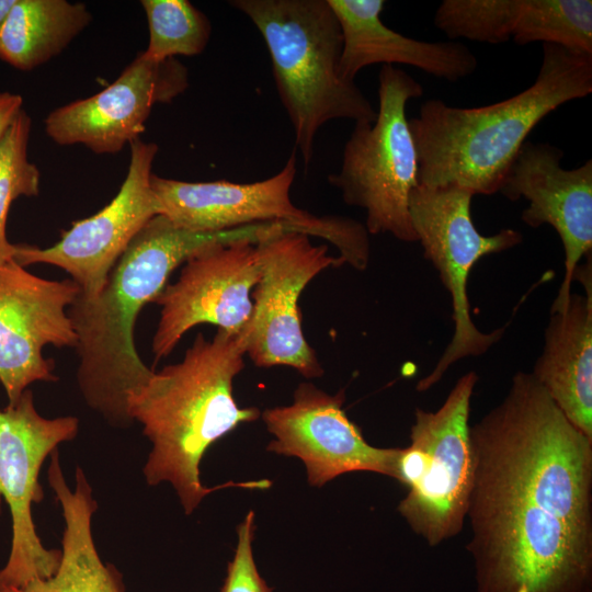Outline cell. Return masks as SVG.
Returning a JSON list of instances; mask_svg holds the SVG:
<instances>
[{
	"instance_id": "obj_1",
	"label": "cell",
	"mask_w": 592,
	"mask_h": 592,
	"mask_svg": "<svg viewBox=\"0 0 592 592\" xmlns=\"http://www.w3.org/2000/svg\"><path fill=\"white\" fill-rule=\"evenodd\" d=\"M469 439L476 592H591L592 439L521 371Z\"/></svg>"
},
{
	"instance_id": "obj_2",
	"label": "cell",
	"mask_w": 592,
	"mask_h": 592,
	"mask_svg": "<svg viewBox=\"0 0 592 592\" xmlns=\"http://www.w3.org/2000/svg\"><path fill=\"white\" fill-rule=\"evenodd\" d=\"M264 224L218 232L180 228L157 215L130 241L98 296H77L68 316L78 337L77 380L87 403L114 424H128L126 399L152 371L134 343L140 310L153 303L171 273L216 242L258 241Z\"/></svg>"
},
{
	"instance_id": "obj_3",
	"label": "cell",
	"mask_w": 592,
	"mask_h": 592,
	"mask_svg": "<svg viewBox=\"0 0 592 592\" xmlns=\"http://www.w3.org/2000/svg\"><path fill=\"white\" fill-rule=\"evenodd\" d=\"M246 355L240 334L218 329L207 340L197 333L182 361L153 372L126 399V415L143 425L152 449L144 467L149 485L170 482L186 514L214 490L227 487L266 489L270 480L205 487L200 464L216 441L241 423L259 419L258 408H240L232 395L234 378Z\"/></svg>"
},
{
	"instance_id": "obj_4",
	"label": "cell",
	"mask_w": 592,
	"mask_h": 592,
	"mask_svg": "<svg viewBox=\"0 0 592 592\" xmlns=\"http://www.w3.org/2000/svg\"><path fill=\"white\" fill-rule=\"evenodd\" d=\"M592 92V54L543 44L531 87L480 107L426 100L408 118L418 159V184L457 186L473 195L499 192L530 133L549 113Z\"/></svg>"
},
{
	"instance_id": "obj_5",
	"label": "cell",
	"mask_w": 592,
	"mask_h": 592,
	"mask_svg": "<svg viewBox=\"0 0 592 592\" xmlns=\"http://www.w3.org/2000/svg\"><path fill=\"white\" fill-rule=\"evenodd\" d=\"M267 47L280 100L307 168L318 130L333 119L374 123L377 111L340 76L343 37L328 0H232Z\"/></svg>"
},
{
	"instance_id": "obj_6",
	"label": "cell",
	"mask_w": 592,
	"mask_h": 592,
	"mask_svg": "<svg viewBox=\"0 0 592 592\" xmlns=\"http://www.w3.org/2000/svg\"><path fill=\"white\" fill-rule=\"evenodd\" d=\"M422 94L423 87L408 72L383 66L376 119L354 124L341 168L328 177L348 205L365 210L369 235L418 242L409 213L410 194L418 185V159L406 106Z\"/></svg>"
},
{
	"instance_id": "obj_7",
	"label": "cell",
	"mask_w": 592,
	"mask_h": 592,
	"mask_svg": "<svg viewBox=\"0 0 592 592\" xmlns=\"http://www.w3.org/2000/svg\"><path fill=\"white\" fill-rule=\"evenodd\" d=\"M475 372L463 375L435 411L415 409L410 444L400 448L397 481L408 489L398 511L429 546L457 536L473 482L469 439Z\"/></svg>"
},
{
	"instance_id": "obj_8",
	"label": "cell",
	"mask_w": 592,
	"mask_h": 592,
	"mask_svg": "<svg viewBox=\"0 0 592 592\" xmlns=\"http://www.w3.org/2000/svg\"><path fill=\"white\" fill-rule=\"evenodd\" d=\"M296 172L293 151L280 172L262 181L185 182L152 174L151 187L160 202L161 215L180 228L218 232L263 223H287L304 235L330 242L344 263L365 270L371 253L365 226L349 217L317 216L294 205L291 187Z\"/></svg>"
},
{
	"instance_id": "obj_9",
	"label": "cell",
	"mask_w": 592,
	"mask_h": 592,
	"mask_svg": "<svg viewBox=\"0 0 592 592\" xmlns=\"http://www.w3.org/2000/svg\"><path fill=\"white\" fill-rule=\"evenodd\" d=\"M474 195L457 186L429 187L418 184L410 194L409 213L424 257L432 262L451 295L454 333L433 369L417 383L426 391L459 360L480 356L497 343L504 328L485 333L470 316L467 282L482 257L509 250L523 240L520 231L505 228L481 235L470 214Z\"/></svg>"
},
{
	"instance_id": "obj_10",
	"label": "cell",
	"mask_w": 592,
	"mask_h": 592,
	"mask_svg": "<svg viewBox=\"0 0 592 592\" xmlns=\"http://www.w3.org/2000/svg\"><path fill=\"white\" fill-rule=\"evenodd\" d=\"M260 275L251 297L250 320L240 337L246 354L258 367L288 366L306 378L323 375L303 329L298 299L308 283L344 261L327 244L289 224H278L255 242Z\"/></svg>"
},
{
	"instance_id": "obj_11",
	"label": "cell",
	"mask_w": 592,
	"mask_h": 592,
	"mask_svg": "<svg viewBox=\"0 0 592 592\" xmlns=\"http://www.w3.org/2000/svg\"><path fill=\"white\" fill-rule=\"evenodd\" d=\"M76 417L46 419L35 409L33 392L25 389L18 402L0 409V512L2 499L12 519V542L0 584L23 587L55 574L61 550L47 549L37 536L32 504L42 501L38 481L45 458L78 433Z\"/></svg>"
},
{
	"instance_id": "obj_12",
	"label": "cell",
	"mask_w": 592,
	"mask_h": 592,
	"mask_svg": "<svg viewBox=\"0 0 592 592\" xmlns=\"http://www.w3.org/2000/svg\"><path fill=\"white\" fill-rule=\"evenodd\" d=\"M157 151L153 143H132L126 178L111 203L91 217L73 223L48 248L16 244L14 261L23 267L35 263L58 266L80 287L79 296H98L130 241L151 218L162 214L151 187Z\"/></svg>"
},
{
	"instance_id": "obj_13",
	"label": "cell",
	"mask_w": 592,
	"mask_h": 592,
	"mask_svg": "<svg viewBox=\"0 0 592 592\" xmlns=\"http://www.w3.org/2000/svg\"><path fill=\"white\" fill-rule=\"evenodd\" d=\"M259 275L253 240L216 242L192 254L179 278L153 301L161 307L151 344L156 362L166 358L197 325L241 334L252 314L251 294Z\"/></svg>"
},
{
	"instance_id": "obj_14",
	"label": "cell",
	"mask_w": 592,
	"mask_h": 592,
	"mask_svg": "<svg viewBox=\"0 0 592 592\" xmlns=\"http://www.w3.org/2000/svg\"><path fill=\"white\" fill-rule=\"evenodd\" d=\"M79 294L71 278L46 280L14 260L0 266V383L10 406L32 383L58 379L43 349L77 348L68 308Z\"/></svg>"
},
{
	"instance_id": "obj_15",
	"label": "cell",
	"mask_w": 592,
	"mask_h": 592,
	"mask_svg": "<svg viewBox=\"0 0 592 592\" xmlns=\"http://www.w3.org/2000/svg\"><path fill=\"white\" fill-rule=\"evenodd\" d=\"M344 390L329 395L301 383L288 406L266 409L261 417L275 437L267 451L301 459L308 482L321 487L353 471H371L397 480L401 447H375L345 414Z\"/></svg>"
},
{
	"instance_id": "obj_16",
	"label": "cell",
	"mask_w": 592,
	"mask_h": 592,
	"mask_svg": "<svg viewBox=\"0 0 592 592\" xmlns=\"http://www.w3.org/2000/svg\"><path fill=\"white\" fill-rule=\"evenodd\" d=\"M187 87V69L178 59L152 61L139 54L105 89L49 113L45 130L58 145L116 153L138 139L153 105L171 102Z\"/></svg>"
},
{
	"instance_id": "obj_17",
	"label": "cell",
	"mask_w": 592,
	"mask_h": 592,
	"mask_svg": "<svg viewBox=\"0 0 592 592\" xmlns=\"http://www.w3.org/2000/svg\"><path fill=\"white\" fill-rule=\"evenodd\" d=\"M563 151L548 143L526 140L499 190L508 200L528 202L522 220L532 228L551 226L565 251V274L550 311L563 310L573 274L592 251V160L565 169Z\"/></svg>"
},
{
	"instance_id": "obj_18",
	"label": "cell",
	"mask_w": 592,
	"mask_h": 592,
	"mask_svg": "<svg viewBox=\"0 0 592 592\" xmlns=\"http://www.w3.org/2000/svg\"><path fill=\"white\" fill-rule=\"evenodd\" d=\"M343 37L340 76L354 81L365 67L408 65L428 75L456 82L471 75L476 56L459 42H425L407 37L380 19L384 0H328Z\"/></svg>"
},
{
	"instance_id": "obj_19",
	"label": "cell",
	"mask_w": 592,
	"mask_h": 592,
	"mask_svg": "<svg viewBox=\"0 0 592 592\" xmlns=\"http://www.w3.org/2000/svg\"><path fill=\"white\" fill-rule=\"evenodd\" d=\"M591 257L574 271L585 295L570 294L563 310L550 311L542 353L531 374L582 433L592 439Z\"/></svg>"
},
{
	"instance_id": "obj_20",
	"label": "cell",
	"mask_w": 592,
	"mask_h": 592,
	"mask_svg": "<svg viewBox=\"0 0 592 592\" xmlns=\"http://www.w3.org/2000/svg\"><path fill=\"white\" fill-rule=\"evenodd\" d=\"M48 481L65 520L59 567L53 577L23 587L0 584V592H125L122 574L113 565L102 561L94 545L91 521L96 502L84 473L77 468L76 488L71 490L55 449L50 454Z\"/></svg>"
},
{
	"instance_id": "obj_21",
	"label": "cell",
	"mask_w": 592,
	"mask_h": 592,
	"mask_svg": "<svg viewBox=\"0 0 592 592\" xmlns=\"http://www.w3.org/2000/svg\"><path fill=\"white\" fill-rule=\"evenodd\" d=\"M91 21L83 3L16 0L0 31V59L34 69L65 49Z\"/></svg>"
},
{
	"instance_id": "obj_22",
	"label": "cell",
	"mask_w": 592,
	"mask_h": 592,
	"mask_svg": "<svg viewBox=\"0 0 592 592\" xmlns=\"http://www.w3.org/2000/svg\"><path fill=\"white\" fill-rule=\"evenodd\" d=\"M434 24L449 39L526 45L542 41L544 0H444Z\"/></svg>"
},
{
	"instance_id": "obj_23",
	"label": "cell",
	"mask_w": 592,
	"mask_h": 592,
	"mask_svg": "<svg viewBox=\"0 0 592 592\" xmlns=\"http://www.w3.org/2000/svg\"><path fill=\"white\" fill-rule=\"evenodd\" d=\"M148 47L141 54L152 61L195 56L207 46L212 25L207 16L186 0H143Z\"/></svg>"
},
{
	"instance_id": "obj_24",
	"label": "cell",
	"mask_w": 592,
	"mask_h": 592,
	"mask_svg": "<svg viewBox=\"0 0 592 592\" xmlns=\"http://www.w3.org/2000/svg\"><path fill=\"white\" fill-rule=\"evenodd\" d=\"M31 117L22 110L0 143V266L14 260L16 244L7 238L10 206L20 196L39 193L41 172L27 158Z\"/></svg>"
},
{
	"instance_id": "obj_25",
	"label": "cell",
	"mask_w": 592,
	"mask_h": 592,
	"mask_svg": "<svg viewBox=\"0 0 592 592\" xmlns=\"http://www.w3.org/2000/svg\"><path fill=\"white\" fill-rule=\"evenodd\" d=\"M238 543L220 592H272L260 576L252 551L254 512L249 511L237 528Z\"/></svg>"
},
{
	"instance_id": "obj_26",
	"label": "cell",
	"mask_w": 592,
	"mask_h": 592,
	"mask_svg": "<svg viewBox=\"0 0 592 592\" xmlns=\"http://www.w3.org/2000/svg\"><path fill=\"white\" fill-rule=\"evenodd\" d=\"M23 98L18 93L0 92V143L18 114L23 110Z\"/></svg>"
},
{
	"instance_id": "obj_27",
	"label": "cell",
	"mask_w": 592,
	"mask_h": 592,
	"mask_svg": "<svg viewBox=\"0 0 592 592\" xmlns=\"http://www.w3.org/2000/svg\"><path fill=\"white\" fill-rule=\"evenodd\" d=\"M16 0H0V31L3 27L10 11L15 4Z\"/></svg>"
}]
</instances>
